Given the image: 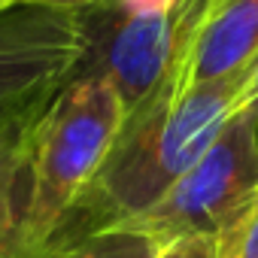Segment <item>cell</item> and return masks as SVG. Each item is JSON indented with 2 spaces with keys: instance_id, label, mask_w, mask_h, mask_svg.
Segmentation results:
<instances>
[{
  "instance_id": "9",
  "label": "cell",
  "mask_w": 258,
  "mask_h": 258,
  "mask_svg": "<svg viewBox=\"0 0 258 258\" xmlns=\"http://www.w3.org/2000/svg\"><path fill=\"white\" fill-rule=\"evenodd\" d=\"M243 219V216H240ZM237 219V222H240ZM234 222V225H237ZM234 225L216 234H188V237H176L170 243L161 246V252L155 258H228L231 243H234Z\"/></svg>"
},
{
  "instance_id": "1",
  "label": "cell",
  "mask_w": 258,
  "mask_h": 258,
  "mask_svg": "<svg viewBox=\"0 0 258 258\" xmlns=\"http://www.w3.org/2000/svg\"><path fill=\"white\" fill-rule=\"evenodd\" d=\"M240 82L243 73L188 82L185 64L170 73L137 109L124 115L103 167L58 225L49 246L127 225L152 210L195 167L234 115Z\"/></svg>"
},
{
  "instance_id": "14",
  "label": "cell",
  "mask_w": 258,
  "mask_h": 258,
  "mask_svg": "<svg viewBox=\"0 0 258 258\" xmlns=\"http://www.w3.org/2000/svg\"><path fill=\"white\" fill-rule=\"evenodd\" d=\"M13 4H19V0H0V10H4V7H13Z\"/></svg>"
},
{
  "instance_id": "2",
  "label": "cell",
  "mask_w": 258,
  "mask_h": 258,
  "mask_svg": "<svg viewBox=\"0 0 258 258\" xmlns=\"http://www.w3.org/2000/svg\"><path fill=\"white\" fill-rule=\"evenodd\" d=\"M124 106L97 76L73 73L40 112L31 134L22 246L37 258L103 167L121 131Z\"/></svg>"
},
{
  "instance_id": "13",
  "label": "cell",
  "mask_w": 258,
  "mask_h": 258,
  "mask_svg": "<svg viewBox=\"0 0 258 258\" xmlns=\"http://www.w3.org/2000/svg\"><path fill=\"white\" fill-rule=\"evenodd\" d=\"M19 4H34V7H49V10H70V13H82L91 7H100L106 0H19Z\"/></svg>"
},
{
  "instance_id": "12",
  "label": "cell",
  "mask_w": 258,
  "mask_h": 258,
  "mask_svg": "<svg viewBox=\"0 0 258 258\" xmlns=\"http://www.w3.org/2000/svg\"><path fill=\"white\" fill-rule=\"evenodd\" d=\"M112 4L131 16H167L179 7V0H112Z\"/></svg>"
},
{
  "instance_id": "15",
  "label": "cell",
  "mask_w": 258,
  "mask_h": 258,
  "mask_svg": "<svg viewBox=\"0 0 258 258\" xmlns=\"http://www.w3.org/2000/svg\"><path fill=\"white\" fill-rule=\"evenodd\" d=\"M219 4H225V0H216V7H219ZM216 7H213V10H216Z\"/></svg>"
},
{
  "instance_id": "6",
  "label": "cell",
  "mask_w": 258,
  "mask_h": 258,
  "mask_svg": "<svg viewBox=\"0 0 258 258\" xmlns=\"http://www.w3.org/2000/svg\"><path fill=\"white\" fill-rule=\"evenodd\" d=\"M258 52V0H225L195 31L185 76L213 82L243 73Z\"/></svg>"
},
{
  "instance_id": "4",
  "label": "cell",
  "mask_w": 258,
  "mask_h": 258,
  "mask_svg": "<svg viewBox=\"0 0 258 258\" xmlns=\"http://www.w3.org/2000/svg\"><path fill=\"white\" fill-rule=\"evenodd\" d=\"M258 195V115L234 112L195 167L134 225L161 243L231 228Z\"/></svg>"
},
{
  "instance_id": "11",
  "label": "cell",
  "mask_w": 258,
  "mask_h": 258,
  "mask_svg": "<svg viewBox=\"0 0 258 258\" xmlns=\"http://www.w3.org/2000/svg\"><path fill=\"white\" fill-rule=\"evenodd\" d=\"M234 112H252V115H258V52L249 61V67L243 70V82H240V94H237Z\"/></svg>"
},
{
  "instance_id": "3",
  "label": "cell",
  "mask_w": 258,
  "mask_h": 258,
  "mask_svg": "<svg viewBox=\"0 0 258 258\" xmlns=\"http://www.w3.org/2000/svg\"><path fill=\"white\" fill-rule=\"evenodd\" d=\"M213 7L216 0H179L167 16H131L106 0L82 10L85 55L76 73L103 79L127 115L185 64L195 31Z\"/></svg>"
},
{
  "instance_id": "10",
  "label": "cell",
  "mask_w": 258,
  "mask_h": 258,
  "mask_svg": "<svg viewBox=\"0 0 258 258\" xmlns=\"http://www.w3.org/2000/svg\"><path fill=\"white\" fill-rule=\"evenodd\" d=\"M228 258H258V195L243 219L234 225V243Z\"/></svg>"
},
{
  "instance_id": "7",
  "label": "cell",
  "mask_w": 258,
  "mask_h": 258,
  "mask_svg": "<svg viewBox=\"0 0 258 258\" xmlns=\"http://www.w3.org/2000/svg\"><path fill=\"white\" fill-rule=\"evenodd\" d=\"M37 118L40 112L0 131V258H28L22 246V216L28 204V161Z\"/></svg>"
},
{
  "instance_id": "5",
  "label": "cell",
  "mask_w": 258,
  "mask_h": 258,
  "mask_svg": "<svg viewBox=\"0 0 258 258\" xmlns=\"http://www.w3.org/2000/svg\"><path fill=\"white\" fill-rule=\"evenodd\" d=\"M82 55L79 13L34 4L0 10V131L43 112L76 73Z\"/></svg>"
},
{
  "instance_id": "8",
  "label": "cell",
  "mask_w": 258,
  "mask_h": 258,
  "mask_svg": "<svg viewBox=\"0 0 258 258\" xmlns=\"http://www.w3.org/2000/svg\"><path fill=\"white\" fill-rule=\"evenodd\" d=\"M161 240L134 228V225H115L103 231H91L70 243L46 246L37 258H155L161 252Z\"/></svg>"
}]
</instances>
